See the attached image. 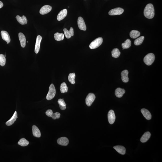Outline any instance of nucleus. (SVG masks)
<instances>
[{"label": "nucleus", "mask_w": 162, "mask_h": 162, "mask_svg": "<svg viewBox=\"0 0 162 162\" xmlns=\"http://www.w3.org/2000/svg\"><path fill=\"white\" fill-rule=\"evenodd\" d=\"M1 34L2 39L7 42V44L10 43L11 39L8 33L5 31H2L1 32Z\"/></svg>", "instance_id": "14"}, {"label": "nucleus", "mask_w": 162, "mask_h": 162, "mask_svg": "<svg viewBox=\"0 0 162 162\" xmlns=\"http://www.w3.org/2000/svg\"><path fill=\"white\" fill-rule=\"evenodd\" d=\"M140 33L137 30H133L130 33V36L131 38L133 39H136L139 36Z\"/></svg>", "instance_id": "26"}, {"label": "nucleus", "mask_w": 162, "mask_h": 162, "mask_svg": "<svg viewBox=\"0 0 162 162\" xmlns=\"http://www.w3.org/2000/svg\"></svg>", "instance_id": "38"}, {"label": "nucleus", "mask_w": 162, "mask_h": 162, "mask_svg": "<svg viewBox=\"0 0 162 162\" xmlns=\"http://www.w3.org/2000/svg\"><path fill=\"white\" fill-rule=\"evenodd\" d=\"M46 114L48 117H52L53 120L59 119L60 118V114L59 112H56L53 114L51 110L49 109L46 112Z\"/></svg>", "instance_id": "7"}, {"label": "nucleus", "mask_w": 162, "mask_h": 162, "mask_svg": "<svg viewBox=\"0 0 162 162\" xmlns=\"http://www.w3.org/2000/svg\"><path fill=\"white\" fill-rule=\"evenodd\" d=\"M18 118V114L16 111H15L14 114L11 118L6 123V125L7 126H11L14 123V122L16 121L17 118Z\"/></svg>", "instance_id": "17"}, {"label": "nucleus", "mask_w": 162, "mask_h": 162, "mask_svg": "<svg viewBox=\"0 0 162 162\" xmlns=\"http://www.w3.org/2000/svg\"><path fill=\"white\" fill-rule=\"evenodd\" d=\"M57 143L58 144L60 145L66 146L68 144L69 140L67 137H61L58 139Z\"/></svg>", "instance_id": "13"}, {"label": "nucleus", "mask_w": 162, "mask_h": 162, "mask_svg": "<svg viewBox=\"0 0 162 162\" xmlns=\"http://www.w3.org/2000/svg\"><path fill=\"white\" fill-rule=\"evenodd\" d=\"M108 119L110 124H112L114 123L116 119V116L113 110H110L108 113Z\"/></svg>", "instance_id": "9"}, {"label": "nucleus", "mask_w": 162, "mask_h": 162, "mask_svg": "<svg viewBox=\"0 0 162 162\" xmlns=\"http://www.w3.org/2000/svg\"><path fill=\"white\" fill-rule=\"evenodd\" d=\"M4 56H5V57H6V54H5V55Z\"/></svg>", "instance_id": "36"}, {"label": "nucleus", "mask_w": 162, "mask_h": 162, "mask_svg": "<svg viewBox=\"0 0 162 162\" xmlns=\"http://www.w3.org/2000/svg\"><path fill=\"white\" fill-rule=\"evenodd\" d=\"M77 24L79 28L81 30L85 31L87 30V27L85 21L82 17H80L78 18Z\"/></svg>", "instance_id": "8"}, {"label": "nucleus", "mask_w": 162, "mask_h": 162, "mask_svg": "<svg viewBox=\"0 0 162 162\" xmlns=\"http://www.w3.org/2000/svg\"><path fill=\"white\" fill-rule=\"evenodd\" d=\"M120 50L117 48H115L111 52L112 56L113 57L117 58L119 57L120 54Z\"/></svg>", "instance_id": "31"}, {"label": "nucleus", "mask_w": 162, "mask_h": 162, "mask_svg": "<svg viewBox=\"0 0 162 162\" xmlns=\"http://www.w3.org/2000/svg\"><path fill=\"white\" fill-rule=\"evenodd\" d=\"M27 43H28V41H27Z\"/></svg>", "instance_id": "37"}, {"label": "nucleus", "mask_w": 162, "mask_h": 162, "mask_svg": "<svg viewBox=\"0 0 162 162\" xmlns=\"http://www.w3.org/2000/svg\"><path fill=\"white\" fill-rule=\"evenodd\" d=\"M144 15L148 19H152L155 16V10L152 4H148L146 6L144 10Z\"/></svg>", "instance_id": "1"}, {"label": "nucleus", "mask_w": 162, "mask_h": 162, "mask_svg": "<svg viewBox=\"0 0 162 162\" xmlns=\"http://www.w3.org/2000/svg\"><path fill=\"white\" fill-rule=\"evenodd\" d=\"M75 77V73H71L69 74L68 76V80L70 83L73 85L75 84V82L74 80Z\"/></svg>", "instance_id": "32"}, {"label": "nucleus", "mask_w": 162, "mask_h": 162, "mask_svg": "<svg viewBox=\"0 0 162 162\" xmlns=\"http://www.w3.org/2000/svg\"><path fill=\"white\" fill-rule=\"evenodd\" d=\"M155 59V55L152 53H149L145 56L143 61L146 65H150L153 63Z\"/></svg>", "instance_id": "2"}, {"label": "nucleus", "mask_w": 162, "mask_h": 162, "mask_svg": "<svg viewBox=\"0 0 162 162\" xmlns=\"http://www.w3.org/2000/svg\"><path fill=\"white\" fill-rule=\"evenodd\" d=\"M16 18L17 21L21 25H25L27 24V20L25 16H23L21 17L18 15L16 16Z\"/></svg>", "instance_id": "20"}, {"label": "nucleus", "mask_w": 162, "mask_h": 162, "mask_svg": "<svg viewBox=\"0 0 162 162\" xmlns=\"http://www.w3.org/2000/svg\"><path fill=\"white\" fill-rule=\"evenodd\" d=\"M151 135L150 133L148 131L145 133L140 138V141L142 143L146 142L150 138Z\"/></svg>", "instance_id": "24"}, {"label": "nucleus", "mask_w": 162, "mask_h": 162, "mask_svg": "<svg viewBox=\"0 0 162 162\" xmlns=\"http://www.w3.org/2000/svg\"><path fill=\"white\" fill-rule=\"evenodd\" d=\"M128 74H129V72L127 70H125L122 72L121 73L122 80L123 82L127 83L129 82Z\"/></svg>", "instance_id": "18"}, {"label": "nucleus", "mask_w": 162, "mask_h": 162, "mask_svg": "<svg viewBox=\"0 0 162 162\" xmlns=\"http://www.w3.org/2000/svg\"><path fill=\"white\" fill-rule=\"evenodd\" d=\"M6 61V57L4 55L0 54V65L4 66L5 65Z\"/></svg>", "instance_id": "34"}, {"label": "nucleus", "mask_w": 162, "mask_h": 162, "mask_svg": "<svg viewBox=\"0 0 162 162\" xmlns=\"http://www.w3.org/2000/svg\"><path fill=\"white\" fill-rule=\"evenodd\" d=\"M29 142L26 139L22 138L18 142V144L21 146H25L28 145Z\"/></svg>", "instance_id": "29"}, {"label": "nucleus", "mask_w": 162, "mask_h": 162, "mask_svg": "<svg viewBox=\"0 0 162 162\" xmlns=\"http://www.w3.org/2000/svg\"><path fill=\"white\" fill-rule=\"evenodd\" d=\"M103 41V39L102 37L97 38L90 44V48L92 49L97 48L102 45Z\"/></svg>", "instance_id": "4"}, {"label": "nucleus", "mask_w": 162, "mask_h": 162, "mask_svg": "<svg viewBox=\"0 0 162 162\" xmlns=\"http://www.w3.org/2000/svg\"><path fill=\"white\" fill-rule=\"evenodd\" d=\"M63 31L65 37L67 39H70L72 36H74V29L72 27H71L69 30H68L66 28H64L63 29Z\"/></svg>", "instance_id": "12"}, {"label": "nucleus", "mask_w": 162, "mask_h": 162, "mask_svg": "<svg viewBox=\"0 0 162 162\" xmlns=\"http://www.w3.org/2000/svg\"><path fill=\"white\" fill-rule=\"evenodd\" d=\"M144 39V37L143 36L140 37L136 39L134 41V44L136 45H139L142 43Z\"/></svg>", "instance_id": "33"}, {"label": "nucleus", "mask_w": 162, "mask_h": 162, "mask_svg": "<svg viewBox=\"0 0 162 162\" xmlns=\"http://www.w3.org/2000/svg\"><path fill=\"white\" fill-rule=\"evenodd\" d=\"M67 11L66 9H65L59 12L57 16V20L58 21L62 20L67 16Z\"/></svg>", "instance_id": "15"}, {"label": "nucleus", "mask_w": 162, "mask_h": 162, "mask_svg": "<svg viewBox=\"0 0 162 162\" xmlns=\"http://www.w3.org/2000/svg\"><path fill=\"white\" fill-rule=\"evenodd\" d=\"M124 11L123 9L121 8L112 9L109 12V15L110 16H115V15H120L123 14Z\"/></svg>", "instance_id": "6"}, {"label": "nucleus", "mask_w": 162, "mask_h": 162, "mask_svg": "<svg viewBox=\"0 0 162 162\" xmlns=\"http://www.w3.org/2000/svg\"><path fill=\"white\" fill-rule=\"evenodd\" d=\"M114 148L117 152L121 155H124L126 153V148L123 146H116L114 147Z\"/></svg>", "instance_id": "21"}, {"label": "nucleus", "mask_w": 162, "mask_h": 162, "mask_svg": "<svg viewBox=\"0 0 162 162\" xmlns=\"http://www.w3.org/2000/svg\"><path fill=\"white\" fill-rule=\"evenodd\" d=\"M56 94V91L54 86L52 84L49 88V91L47 95L46 99L47 100H50L55 97Z\"/></svg>", "instance_id": "3"}, {"label": "nucleus", "mask_w": 162, "mask_h": 162, "mask_svg": "<svg viewBox=\"0 0 162 162\" xmlns=\"http://www.w3.org/2000/svg\"><path fill=\"white\" fill-rule=\"evenodd\" d=\"M18 37L21 46L23 48H25L26 43V38L25 36L23 33H20L18 34Z\"/></svg>", "instance_id": "16"}, {"label": "nucleus", "mask_w": 162, "mask_h": 162, "mask_svg": "<svg viewBox=\"0 0 162 162\" xmlns=\"http://www.w3.org/2000/svg\"><path fill=\"white\" fill-rule=\"evenodd\" d=\"M42 36L39 35L36 38V45H35V52L36 54L39 52L40 48V43L42 41Z\"/></svg>", "instance_id": "11"}, {"label": "nucleus", "mask_w": 162, "mask_h": 162, "mask_svg": "<svg viewBox=\"0 0 162 162\" xmlns=\"http://www.w3.org/2000/svg\"><path fill=\"white\" fill-rule=\"evenodd\" d=\"M58 103L59 105V108L62 110H65L66 108V104L64 101L62 99H59L58 101Z\"/></svg>", "instance_id": "27"}, {"label": "nucleus", "mask_w": 162, "mask_h": 162, "mask_svg": "<svg viewBox=\"0 0 162 162\" xmlns=\"http://www.w3.org/2000/svg\"><path fill=\"white\" fill-rule=\"evenodd\" d=\"M3 6H4V4H3V3L1 1H0V9L2 8L3 7Z\"/></svg>", "instance_id": "35"}, {"label": "nucleus", "mask_w": 162, "mask_h": 162, "mask_svg": "<svg viewBox=\"0 0 162 162\" xmlns=\"http://www.w3.org/2000/svg\"><path fill=\"white\" fill-rule=\"evenodd\" d=\"M51 6L49 5H45L43 6L40 10L39 13L41 14L44 15L49 13L52 10Z\"/></svg>", "instance_id": "10"}, {"label": "nucleus", "mask_w": 162, "mask_h": 162, "mask_svg": "<svg viewBox=\"0 0 162 162\" xmlns=\"http://www.w3.org/2000/svg\"><path fill=\"white\" fill-rule=\"evenodd\" d=\"M95 99L96 96L94 94L92 93H89L86 99V103L87 106H91L93 102L95 100Z\"/></svg>", "instance_id": "5"}, {"label": "nucleus", "mask_w": 162, "mask_h": 162, "mask_svg": "<svg viewBox=\"0 0 162 162\" xmlns=\"http://www.w3.org/2000/svg\"><path fill=\"white\" fill-rule=\"evenodd\" d=\"M68 87H67L66 84L65 82L62 83L61 84L60 89L61 92L62 94L67 92L68 91Z\"/></svg>", "instance_id": "30"}, {"label": "nucleus", "mask_w": 162, "mask_h": 162, "mask_svg": "<svg viewBox=\"0 0 162 162\" xmlns=\"http://www.w3.org/2000/svg\"><path fill=\"white\" fill-rule=\"evenodd\" d=\"M125 93V91L123 89L120 88H117L115 90V95L116 97L118 98H120Z\"/></svg>", "instance_id": "22"}, {"label": "nucleus", "mask_w": 162, "mask_h": 162, "mask_svg": "<svg viewBox=\"0 0 162 162\" xmlns=\"http://www.w3.org/2000/svg\"><path fill=\"white\" fill-rule=\"evenodd\" d=\"M141 112L143 115L146 120H149L152 118V115L149 111L147 109L143 108L141 110Z\"/></svg>", "instance_id": "19"}, {"label": "nucleus", "mask_w": 162, "mask_h": 162, "mask_svg": "<svg viewBox=\"0 0 162 162\" xmlns=\"http://www.w3.org/2000/svg\"><path fill=\"white\" fill-rule=\"evenodd\" d=\"M33 133L34 136L36 137H40L41 136L40 131L36 126L34 125L32 126Z\"/></svg>", "instance_id": "23"}, {"label": "nucleus", "mask_w": 162, "mask_h": 162, "mask_svg": "<svg viewBox=\"0 0 162 162\" xmlns=\"http://www.w3.org/2000/svg\"><path fill=\"white\" fill-rule=\"evenodd\" d=\"M122 45L123 50L129 48L131 45V40L129 39H127L124 43L122 44Z\"/></svg>", "instance_id": "28"}, {"label": "nucleus", "mask_w": 162, "mask_h": 162, "mask_svg": "<svg viewBox=\"0 0 162 162\" xmlns=\"http://www.w3.org/2000/svg\"><path fill=\"white\" fill-rule=\"evenodd\" d=\"M64 35L63 33H56L54 35V38L56 40L60 41L63 40L64 39Z\"/></svg>", "instance_id": "25"}]
</instances>
